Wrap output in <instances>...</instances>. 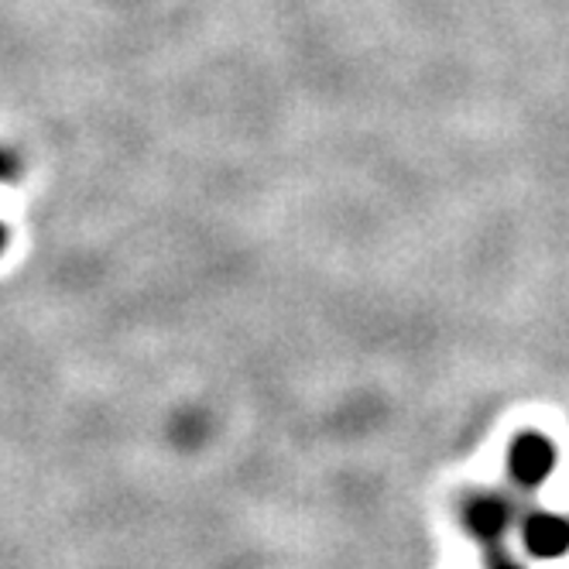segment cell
Masks as SVG:
<instances>
[{
    "mask_svg": "<svg viewBox=\"0 0 569 569\" xmlns=\"http://www.w3.org/2000/svg\"><path fill=\"white\" fill-rule=\"evenodd\" d=\"M491 569H525V566H518L511 556H505V552H498V556H491Z\"/></svg>",
    "mask_w": 569,
    "mask_h": 569,
    "instance_id": "5",
    "label": "cell"
},
{
    "mask_svg": "<svg viewBox=\"0 0 569 569\" xmlns=\"http://www.w3.org/2000/svg\"><path fill=\"white\" fill-rule=\"evenodd\" d=\"M556 470V446L542 432H518L508 450V473L521 491H539Z\"/></svg>",
    "mask_w": 569,
    "mask_h": 569,
    "instance_id": "1",
    "label": "cell"
},
{
    "mask_svg": "<svg viewBox=\"0 0 569 569\" xmlns=\"http://www.w3.org/2000/svg\"><path fill=\"white\" fill-rule=\"evenodd\" d=\"M4 248H8V230L0 227V251H4Z\"/></svg>",
    "mask_w": 569,
    "mask_h": 569,
    "instance_id": "6",
    "label": "cell"
},
{
    "mask_svg": "<svg viewBox=\"0 0 569 569\" xmlns=\"http://www.w3.org/2000/svg\"><path fill=\"white\" fill-rule=\"evenodd\" d=\"M511 521H515V508L501 495H473L463 505V528L477 542L491 546V549L501 546Z\"/></svg>",
    "mask_w": 569,
    "mask_h": 569,
    "instance_id": "2",
    "label": "cell"
},
{
    "mask_svg": "<svg viewBox=\"0 0 569 569\" xmlns=\"http://www.w3.org/2000/svg\"><path fill=\"white\" fill-rule=\"evenodd\" d=\"M521 546L536 559H562L569 552V518L556 511H528L521 518Z\"/></svg>",
    "mask_w": 569,
    "mask_h": 569,
    "instance_id": "3",
    "label": "cell"
},
{
    "mask_svg": "<svg viewBox=\"0 0 569 569\" xmlns=\"http://www.w3.org/2000/svg\"><path fill=\"white\" fill-rule=\"evenodd\" d=\"M18 172H21L18 158H14L11 151H0V182H11V179H18Z\"/></svg>",
    "mask_w": 569,
    "mask_h": 569,
    "instance_id": "4",
    "label": "cell"
}]
</instances>
